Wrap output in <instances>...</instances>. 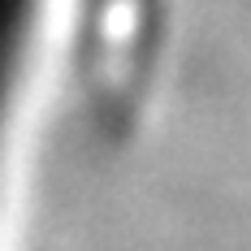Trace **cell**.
<instances>
[{
  "mask_svg": "<svg viewBox=\"0 0 251 251\" xmlns=\"http://www.w3.org/2000/svg\"><path fill=\"white\" fill-rule=\"evenodd\" d=\"M39 4L44 0H0V143H4V122H9L26 56H30V44H35Z\"/></svg>",
  "mask_w": 251,
  "mask_h": 251,
  "instance_id": "1",
  "label": "cell"
}]
</instances>
